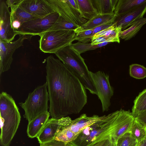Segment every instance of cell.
<instances>
[{"instance_id": "3957f363", "label": "cell", "mask_w": 146, "mask_h": 146, "mask_svg": "<svg viewBox=\"0 0 146 146\" xmlns=\"http://www.w3.org/2000/svg\"><path fill=\"white\" fill-rule=\"evenodd\" d=\"M0 142L2 146H10L19 126L21 116L12 96L2 92L0 94Z\"/></svg>"}, {"instance_id": "ba28073f", "label": "cell", "mask_w": 146, "mask_h": 146, "mask_svg": "<svg viewBox=\"0 0 146 146\" xmlns=\"http://www.w3.org/2000/svg\"><path fill=\"white\" fill-rule=\"evenodd\" d=\"M91 78L102 104L103 112L107 111L111 105L110 100L114 91L110 84L109 76L101 71L96 72L90 71Z\"/></svg>"}, {"instance_id": "6da1fadb", "label": "cell", "mask_w": 146, "mask_h": 146, "mask_svg": "<svg viewBox=\"0 0 146 146\" xmlns=\"http://www.w3.org/2000/svg\"><path fill=\"white\" fill-rule=\"evenodd\" d=\"M45 60L49 112L52 118L79 113L87 102L85 87L59 59L50 55Z\"/></svg>"}, {"instance_id": "4fadbf2b", "label": "cell", "mask_w": 146, "mask_h": 146, "mask_svg": "<svg viewBox=\"0 0 146 146\" xmlns=\"http://www.w3.org/2000/svg\"><path fill=\"white\" fill-rule=\"evenodd\" d=\"M146 13V1L134 10L125 14L116 16L113 23L116 27H120L122 31L131 26L143 18Z\"/></svg>"}, {"instance_id": "277c9868", "label": "cell", "mask_w": 146, "mask_h": 146, "mask_svg": "<svg viewBox=\"0 0 146 146\" xmlns=\"http://www.w3.org/2000/svg\"><path fill=\"white\" fill-rule=\"evenodd\" d=\"M55 55L78 78L85 88L93 94L97 92L84 59L69 45L58 50Z\"/></svg>"}, {"instance_id": "f1b7e54d", "label": "cell", "mask_w": 146, "mask_h": 146, "mask_svg": "<svg viewBox=\"0 0 146 146\" xmlns=\"http://www.w3.org/2000/svg\"><path fill=\"white\" fill-rule=\"evenodd\" d=\"M129 73L131 76L140 79L146 77V68L138 64H132L129 66Z\"/></svg>"}, {"instance_id": "9a60e30c", "label": "cell", "mask_w": 146, "mask_h": 146, "mask_svg": "<svg viewBox=\"0 0 146 146\" xmlns=\"http://www.w3.org/2000/svg\"><path fill=\"white\" fill-rule=\"evenodd\" d=\"M104 116V115L99 116L94 115L91 117H88L86 114L84 113L74 120L71 119L65 126L78 135L83 129L102 119Z\"/></svg>"}, {"instance_id": "5b68a950", "label": "cell", "mask_w": 146, "mask_h": 146, "mask_svg": "<svg viewBox=\"0 0 146 146\" xmlns=\"http://www.w3.org/2000/svg\"><path fill=\"white\" fill-rule=\"evenodd\" d=\"M47 89L46 83L38 86L29 94L24 102L19 103L25 111L24 117L28 122L48 112L49 98Z\"/></svg>"}, {"instance_id": "ac0fdd59", "label": "cell", "mask_w": 146, "mask_h": 146, "mask_svg": "<svg viewBox=\"0 0 146 146\" xmlns=\"http://www.w3.org/2000/svg\"><path fill=\"white\" fill-rule=\"evenodd\" d=\"M118 0H91L98 14H111L114 11Z\"/></svg>"}, {"instance_id": "e575fe53", "label": "cell", "mask_w": 146, "mask_h": 146, "mask_svg": "<svg viewBox=\"0 0 146 146\" xmlns=\"http://www.w3.org/2000/svg\"><path fill=\"white\" fill-rule=\"evenodd\" d=\"M112 137L103 139L100 141L93 143L87 146H107Z\"/></svg>"}, {"instance_id": "74e56055", "label": "cell", "mask_w": 146, "mask_h": 146, "mask_svg": "<svg viewBox=\"0 0 146 146\" xmlns=\"http://www.w3.org/2000/svg\"><path fill=\"white\" fill-rule=\"evenodd\" d=\"M116 141L113 137L107 146H117Z\"/></svg>"}, {"instance_id": "52a82bcc", "label": "cell", "mask_w": 146, "mask_h": 146, "mask_svg": "<svg viewBox=\"0 0 146 146\" xmlns=\"http://www.w3.org/2000/svg\"><path fill=\"white\" fill-rule=\"evenodd\" d=\"M59 15L58 13L54 11L43 17L33 19L24 23L19 29L15 31L17 35L40 36L54 25Z\"/></svg>"}, {"instance_id": "836d02e7", "label": "cell", "mask_w": 146, "mask_h": 146, "mask_svg": "<svg viewBox=\"0 0 146 146\" xmlns=\"http://www.w3.org/2000/svg\"><path fill=\"white\" fill-rule=\"evenodd\" d=\"M113 22L114 21H111L103 24L92 29L93 30L94 35L110 27L113 25Z\"/></svg>"}, {"instance_id": "2e32d148", "label": "cell", "mask_w": 146, "mask_h": 146, "mask_svg": "<svg viewBox=\"0 0 146 146\" xmlns=\"http://www.w3.org/2000/svg\"><path fill=\"white\" fill-rule=\"evenodd\" d=\"M50 115L49 112L42 113L28 122L27 133L29 138L36 137L41 132Z\"/></svg>"}, {"instance_id": "44dd1931", "label": "cell", "mask_w": 146, "mask_h": 146, "mask_svg": "<svg viewBox=\"0 0 146 146\" xmlns=\"http://www.w3.org/2000/svg\"><path fill=\"white\" fill-rule=\"evenodd\" d=\"M146 23V18H142L138 20L130 27L119 33V38L125 40H129L134 37Z\"/></svg>"}, {"instance_id": "603a6c76", "label": "cell", "mask_w": 146, "mask_h": 146, "mask_svg": "<svg viewBox=\"0 0 146 146\" xmlns=\"http://www.w3.org/2000/svg\"><path fill=\"white\" fill-rule=\"evenodd\" d=\"M10 13L11 22L13 20H17L22 24L30 20L39 18L26 11L20 5Z\"/></svg>"}, {"instance_id": "8992f818", "label": "cell", "mask_w": 146, "mask_h": 146, "mask_svg": "<svg viewBox=\"0 0 146 146\" xmlns=\"http://www.w3.org/2000/svg\"><path fill=\"white\" fill-rule=\"evenodd\" d=\"M74 30H54L47 31L39 36L40 50L44 53L55 54L61 48L70 44L74 41Z\"/></svg>"}, {"instance_id": "4316f807", "label": "cell", "mask_w": 146, "mask_h": 146, "mask_svg": "<svg viewBox=\"0 0 146 146\" xmlns=\"http://www.w3.org/2000/svg\"><path fill=\"white\" fill-rule=\"evenodd\" d=\"M74 31L76 35L74 40H78V42L82 43H88L90 41H91L92 37L94 35L92 29H82L79 27Z\"/></svg>"}, {"instance_id": "1f68e13d", "label": "cell", "mask_w": 146, "mask_h": 146, "mask_svg": "<svg viewBox=\"0 0 146 146\" xmlns=\"http://www.w3.org/2000/svg\"><path fill=\"white\" fill-rule=\"evenodd\" d=\"M91 44L93 45H95L105 42H117L118 41L116 40L109 37L102 36L98 37L95 39L92 40Z\"/></svg>"}, {"instance_id": "30bf717a", "label": "cell", "mask_w": 146, "mask_h": 146, "mask_svg": "<svg viewBox=\"0 0 146 146\" xmlns=\"http://www.w3.org/2000/svg\"><path fill=\"white\" fill-rule=\"evenodd\" d=\"M16 40L7 42L0 39V74L11 68L13 60V55L15 50L22 46L26 40H30L33 36L26 34L19 35Z\"/></svg>"}, {"instance_id": "f35d334b", "label": "cell", "mask_w": 146, "mask_h": 146, "mask_svg": "<svg viewBox=\"0 0 146 146\" xmlns=\"http://www.w3.org/2000/svg\"><path fill=\"white\" fill-rule=\"evenodd\" d=\"M137 146H146V139L139 142Z\"/></svg>"}, {"instance_id": "7c38bea8", "label": "cell", "mask_w": 146, "mask_h": 146, "mask_svg": "<svg viewBox=\"0 0 146 146\" xmlns=\"http://www.w3.org/2000/svg\"><path fill=\"white\" fill-rule=\"evenodd\" d=\"M9 8L5 1L0 0V39L7 42L12 41L17 35L12 28Z\"/></svg>"}, {"instance_id": "cb8c5ba5", "label": "cell", "mask_w": 146, "mask_h": 146, "mask_svg": "<svg viewBox=\"0 0 146 146\" xmlns=\"http://www.w3.org/2000/svg\"><path fill=\"white\" fill-rule=\"evenodd\" d=\"M130 131L138 143L146 139V126L135 118Z\"/></svg>"}, {"instance_id": "9c48e42d", "label": "cell", "mask_w": 146, "mask_h": 146, "mask_svg": "<svg viewBox=\"0 0 146 146\" xmlns=\"http://www.w3.org/2000/svg\"><path fill=\"white\" fill-rule=\"evenodd\" d=\"M60 15L81 26L88 21L81 16L77 0H47Z\"/></svg>"}, {"instance_id": "d6a6232c", "label": "cell", "mask_w": 146, "mask_h": 146, "mask_svg": "<svg viewBox=\"0 0 146 146\" xmlns=\"http://www.w3.org/2000/svg\"><path fill=\"white\" fill-rule=\"evenodd\" d=\"M23 1V0H7L5 1V2L8 7L11 8V12H12L20 5Z\"/></svg>"}, {"instance_id": "e0dca14e", "label": "cell", "mask_w": 146, "mask_h": 146, "mask_svg": "<svg viewBox=\"0 0 146 146\" xmlns=\"http://www.w3.org/2000/svg\"><path fill=\"white\" fill-rule=\"evenodd\" d=\"M146 0H118L114 13L116 16L127 13L136 9Z\"/></svg>"}, {"instance_id": "d590c367", "label": "cell", "mask_w": 146, "mask_h": 146, "mask_svg": "<svg viewBox=\"0 0 146 146\" xmlns=\"http://www.w3.org/2000/svg\"><path fill=\"white\" fill-rule=\"evenodd\" d=\"M135 118L139 122L146 126V110L138 114Z\"/></svg>"}, {"instance_id": "83f0119b", "label": "cell", "mask_w": 146, "mask_h": 146, "mask_svg": "<svg viewBox=\"0 0 146 146\" xmlns=\"http://www.w3.org/2000/svg\"><path fill=\"white\" fill-rule=\"evenodd\" d=\"M109 43L105 42L97 45H93L91 43H83L78 42L74 44L72 43L70 45L78 53L81 54L88 50H93L104 46Z\"/></svg>"}, {"instance_id": "7a4b0ae2", "label": "cell", "mask_w": 146, "mask_h": 146, "mask_svg": "<svg viewBox=\"0 0 146 146\" xmlns=\"http://www.w3.org/2000/svg\"><path fill=\"white\" fill-rule=\"evenodd\" d=\"M134 119L129 110L121 109L105 115L102 119L86 127L71 143L73 146H87L108 138L113 137L117 140L130 131Z\"/></svg>"}, {"instance_id": "8fae6325", "label": "cell", "mask_w": 146, "mask_h": 146, "mask_svg": "<svg viewBox=\"0 0 146 146\" xmlns=\"http://www.w3.org/2000/svg\"><path fill=\"white\" fill-rule=\"evenodd\" d=\"M71 120L69 117L49 119L41 132L36 137L39 143L40 144L44 143L54 139L62 128L68 124Z\"/></svg>"}, {"instance_id": "484cf974", "label": "cell", "mask_w": 146, "mask_h": 146, "mask_svg": "<svg viewBox=\"0 0 146 146\" xmlns=\"http://www.w3.org/2000/svg\"><path fill=\"white\" fill-rule=\"evenodd\" d=\"M78 135L64 126L60 130L54 139L65 142H71L76 139Z\"/></svg>"}, {"instance_id": "ffe728a7", "label": "cell", "mask_w": 146, "mask_h": 146, "mask_svg": "<svg viewBox=\"0 0 146 146\" xmlns=\"http://www.w3.org/2000/svg\"><path fill=\"white\" fill-rule=\"evenodd\" d=\"M81 17L88 21L98 14L94 7L91 0H77Z\"/></svg>"}, {"instance_id": "4dcf8cb0", "label": "cell", "mask_w": 146, "mask_h": 146, "mask_svg": "<svg viewBox=\"0 0 146 146\" xmlns=\"http://www.w3.org/2000/svg\"><path fill=\"white\" fill-rule=\"evenodd\" d=\"M40 146H73L71 142L66 143L54 139L48 142L40 144Z\"/></svg>"}, {"instance_id": "8d00e7d4", "label": "cell", "mask_w": 146, "mask_h": 146, "mask_svg": "<svg viewBox=\"0 0 146 146\" xmlns=\"http://www.w3.org/2000/svg\"><path fill=\"white\" fill-rule=\"evenodd\" d=\"M12 28L14 31L19 29L22 25L21 22L17 20H14L11 22Z\"/></svg>"}, {"instance_id": "d4e9b609", "label": "cell", "mask_w": 146, "mask_h": 146, "mask_svg": "<svg viewBox=\"0 0 146 146\" xmlns=\"http://www.w3.org/2000/svg\"><path fill=\"white\" fill-rule=\"evenodd\" d=\"M80 27L76 24L59 15L57 20L54 25L48 31L54 30H75Z\"/></svg>"}, {"instance_id": "d6986e66", "label": "cell", "mask_w": 146, "mask_h": 146, "mask_svg": "<svg viewBox=\"0 0 146 146\" xmlns=\"http://www.w3.org/2000/svg\"><path fill=\"white\" fill-rule=\"evenodd\" d=\"M115 17L114 13L111 14H98L92 19L79 27L82 29H88L94 28L103 24L114 21Z\"/></svg>"}, {"instance_id": "f546056e", "label": "cell", "mask_w": 146, "mask_h": 146, "mask_svg": "<svg viewBox=\"0 0 146 146\" xmlns=\"http://www.w3.org/2000/svg\"><path fill=\"white\" fill-rule=\"evenodd\" d=\"M116 143L117 146H137L138 142L129 131L119 137Z\"/></svg>"}, {"instance_id": "7402d4cb", "label": "cell", "mask_w": 146, "mask_h": 146, "mask_svg": "<svg viewBox=\"0 0 146 146\" xmlns=\"http://www.w3.org/2000/svg\"><path fill=\"white\" fill-rule=\"evenodd\" d=\"M146 110V89L140 93L134 101L132 113L134 117Z\"/></svg>"}, {"instance_id": "5bb4252c", "label": "cell", "mask_w": 146, "mask_h": 146, "mask_svg": "<svg viewBox=\"0 0 146 146\" xmlns=\"http://www.w3.org/2000/svg\"><path fill=\"white\" fill-rule=\"evenodd\" d=\"M20 6L28 12L40 18L54 11L47 0H23Z\"/></svg>"}]
</instances>
